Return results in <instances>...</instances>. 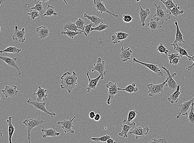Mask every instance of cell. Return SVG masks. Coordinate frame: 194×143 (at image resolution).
Segmentation results:
<instances>
[{"label":"cell","instance_id":"38","mask_svg":"<svg viewBox=\"0 0 194 143\" xmlns=\"http://www.w3.org/2000/svg\"><path fill=\"white\" fill-rule=\"evenodd\" d=\"M111 138L110 135H106L105 136H102L100 137H91L90 139L91 140L94 141H101L102 142H105L107 140Z\"/></svg>","mask_w":194,"mask_h":143},{"label":"cell","instance_id":"20","mask_svg":"<svg viewBox=\"0 0 194 143\" xmlns=\"http://www.w3.org/2000/svg\"><path fill=\"white\" fill-rule=\"evenodd\" d=\"M140 11L139 13L140 18L139 24L141 26H144L145 25V21H148L147 18L150 15V11L149 8L143 9L141 4H139Z\"/></svg>","mask_w":194,"mask_h":143},{"label":"cell","instance_id":"50","mask_svg":"<svg viewBox=\"0 0 194 143\" xmlns=\"http://www.w3.org/2000/svg\"><path fill=\"white\" fill-rule=\"evenodd\" d=\"M168 57L169 61H171L172 60H173V59H174L175 58H180V56L179 53H175L171 54H169V55H168Z\"/></svg>","mask_w":194,"mask_h":143},{"label":"cell","instance_id":"43","mask_svg":"<svg viewBox=\"0 0 194 143\" xmlns=\"http://www.w3.org/2000/svg\"><path fill=\"white\" fill-rule=\"evenodd\" d=\"M138 113V111L136 110H130L129 112L128 115L127 121L129 122H132V120L135 118L137 114Z\"/></svg>","mask_w":194,"mask_h":143},{"label":"cell","instance_id":"57","mask_svg":"<svg viewBox=\"0 0 194 143\" xmlns=\"http://www.w3.org/2000/svg\"><path fill=\"white\" fill-rule=\"evenodd\" d=\"M2 137H3V133L2 132H0V138H2Z\"/></svg>","mask_w":194,"mask_h":143},{"label":"cell","instance_id":"46","mask_svg":"<svg viewBox=\"0 0 194 143\" xmlns=\"http://www.w3.org/2000/svg\"><path fill=\"white\" fill-rule=\"evenodd\" d=\"M94 24L92 22H91L88 25H85L84 26V35L86 36H87L88 34H89L91 32V28L94 27Z\"/></svg>","mask_w":194,"mask_h":143},{"label":"cell","instance_id":"39","mask_svg":"<svg viewBox=\"0 0 194 143\" xmlns=\"http://www.w3.org/2000/svg\"><path fill=\"white\" fill-rule=\"evenodd\" d=\"M108 27V25L107 24H104V23H100L98 26L96 27H92L91 28V32L92 31H98V32H102L106 30Z\"/></svg>","mask_w":194,"mask_h":143},{"label":"cell","instance_id":"48","mask_svg":"<svg viewBox=\"0 0 194 143\" xmlns=\"http://www.w3.org/2000/svg\"><path fill=\"white\" fill-rule=\"evenodd\" d=\"M188 60L190 61H192L193 62V63L192 65H191V66H189L187 67L186 68V69L188 70V71H190V70H192L194 66V55H193L191 54H189V56L188 57Z\"/></svg>","mask_w":194,"mask_h":143},{"label":"cell","instance_id":"13","mask_svg":"<svg viewBox=\"0 0 194 143\" xmlns=\"http://www.w3.org/2000/svg\"><path fill=\"white\" fill-rule=\"evenodd\" d=\"M194 101V98L190 100H188L184 102L183 103L180 104L179 106L178 113L177 117V119H179L180 117V115L182 116H187L188 114V110L192 103Z\"/></svg>","mask_w":194,"mask_h":143},{"label":"cell","instance_id":"3","mask_svg":"<svg viewBox=\"0 0 194 143\" xmlns=\"http://www.w3.org/2000/svg\"><path fill=\"white\" fill-rule=\"evenodd\" d=\"M46 121L40 119V118H32V119H27L23 121V124L25 125L27 129L28 139L29 143H31L30 137H31V130L34 127H38L39 126H42L43 123H45Z\"/></svg>","mask_w":194,"mask_h":143},{"label":"cell","instance_id":"33","mask_svg":"<svg viewBox=\"0 0 194 143\" xmlns=\"http://www.w3.org/2000/svg\"><path fill=\"white\" fill-rule=\"evenodd\" d=\"M30 9L36 10V11L39 12V13H40V15L41 16V18L42 19L43 18V14H44L45 12L44 8H43L42 2H39V3H35V6L31 8Z\"/></svg>","mask_w":194,"mask_h":143},{"label":"cell","instance_id":"61","mask_svg":"<svg viewBox=\"0 0 194 143\" xmlns=\"http://www.w3.org/2000/svg\"><path fill=\"white\" fill-rule=\"evenodd\" d=\"M1 94H0V100H1Z\"/></svg>","mask_w":194,"mask_h":143},{"label":"cell","instance_id":"24","mask_svg":"<svg viewBox=\"0 0 194 143\" xmlns=\"http://www.w3.org/2000/svg\"><path fill=\"white\" fill-rule=\"evenodd\" d=\"M43 127L41 129V132L43 133V135H42V137L43 138H46L47 137H58L60 135V133L57 132L56 129L55 128H49V129H45L44 127L43 126H41Z\"/></svg>","mask_w":194,"mask_h":143},{"label":"cell","instance_id":"31","mask_svg":"<svg viewBox=\"0 0 194 143\" xmlns=\"http://www.w3.org/2000/svg\"><path fill=\"white\" fill-rule=\"evenodd\" d=\"M171 45L173 46L174 49L179 52L180 57L186 56L188 58L189 56V54L186 51V50L184 49L183 48L180 46V45H178L177 43H176V44L173 43V44H171Z\"/></svg>","mask_w":194,"mask_h":143},{"label":"cell","instance_id":"60","mask_svg":"<svg viewBox=\"0 0 194 143\" xmlns=\"http://www.w3.org/2000/svg\"><path fill=\"white\" fill-rule=\"evenodd\" d=\"M193 112H194V105L193 106Z\"/></svg>","mask_w":194,"mask_h":143},{"label":"cell","instance_id":"14","mask_svg":"<svg viewBox=\"0 0 194 143\" xmlns=\"http://www.w3.org/2000/svg\"><path fill=\"white\" fill-rule=\"evenodd\" d=\"M94 3L95 4V7L96 10L98 11V14H100V15H101L103 13H106L112 14L115 18L118 17V14H114L111 13L105 7L104 2H103V0H94Z\"/></svg>","mask_w":194,"mask_h":143},{"label":"cell","instance_id":"5","mask_svg":"<svg viewBox=\"0 0 194 143\" xmlns=\"http://www.w3.org/2000/svg\"><path fill=\"white\" fill-rule=\"evenodd\" d=\"M27 102L29 104L33 106L34 109H38V110L43 112L46 114V116L47 114H49L50 115V117L52 118H53L56 115L55 113L52 111V110H50L51 112L48 111V110L46 108V101H43V102H40V101H37V100L36 101H33L32 99H31V98H30L27 101Z\"/></svg>","mask_w":194,"mask_h":143},{"label":"cell","instance_id":"54","mask_svg":"<svg viewBox=\"0 0 194 143\" xmlns=\"http://www.w3.org/2000/svg\"><path fill=\"white\" fill-rule=\"evenodd\" d=\"M106 142L107 143H117L116 141H114V139H112L111 138H108Z\"/></svg>","mask_w":194,"mask_h":143},{"label":"cell","instance_id":"51","mask_svg":"<svg viewBox=\"0 0 194 143\" xmlns=\"http://www.w3.org/2000/svg\"><path fill=\"white\" fill-rule=\"evenodd\" d=\"M180 60V58H176L173 59L171 61H169V64H170L177 65L179 63V61Z\"/></svg>","mask_w":194,"mask_h":143},{"label":"cell","instance_id":"6","mask_svg":"<svg viewBox=\"0 0 194 143\" xmlns=\"http://www.w3.org/2000/svg\"><path fill=\"white\" fill-rule=\"evenodd\" d=\"M105 61H102V59L100 58H99L97 59L96 63L94 64V68L91 70V72L92 73L95 71L98 72L101 76V80L105 79L104 76L106 75L107 73V70L106 69L107 66L105 65Z\"/></svg>","mask_w":194,"mask_h":143},{"label":"cell","instance_id":"41","mask_svg":"<svg viewBox=\"0 0 194 143\" xmlns=\"http://www.w3.org/2000/svg\"><path fill=\"white\" fill-rule=\"evenodd\" d=\"M75 24L78 28L81 29L84 33V26L85 22L82 19L79 18L77 19V20L75 22Z\"/></svg>","mask_w":194,"mask_h":143},{"label":"cell","instance_id":"30","mask_svg":"<svg viewBox=\"0 0 194 143\" xmlns=\"http://www.w3.org/2000/svg\"><path fill=\"white\" fill-rule=\"evenodd\" d=\"M118 90H121V91H126L132 94L133 92H138V89L136 87L135 82H134L132 84L128 85L125 88H118Z\"/></svg>","mask_w":194,"mask_h":143},{"label":"cell","instance_id":"17","mask_svg":"<svg viewBox=\"0 0 194 143\" xmlns=\"http://www.w3.org/2000/svg\"><path fill=\"white\" fill-rule=\"evenodd\" d=\"M0 59L5 62L9 66L13 67L16 69H17L19 72L18 75H21L22 73L21 72V69L19 68L16 63V61L18 59L17 58H12L8 57L6 54L5 56L0 55Z\"/></svg>","mask_w":194,"mask_h":143},{"label":"cell","instance_id":"26","mask_svg":"<svg viewBox=\"0 0 194 143\" xmlns=\"http://www.w3.org/2000/svg\"><path fill=\"white\" fill-rule=\"evenodd\" d=\"M174 21L175 24L176 26V34L175 40L173 44H176L178 42H179L180 43V42H183L184 43H186L183 39V37L186 38V37L184 36L183 35L182 33H181V32H180L177 21L175 20H174Z\"/></svg>","mask_w":194,"mask_h":143},{"label":"cell","instance_id":"11","mask_svg":"<svg viewBox=\"0 0 194 143\" xmlns=\"http://www.w3.org/2000/svg\"><path fill=\"white\" fill-rule=\"evenodd\" d=\"M76 117H74L71 119L64 120L62 121H58L57 122V124L62 125L61 128L63 129L65 133L67 132H70L71 133L74 134L75 133V132L72 130V128L74 126L73 120Z\"/></svg>","mask_w":194,"mask_h":143},{"label":"cell","instance_id":"53","mask_svg":"<svg viewBox=\"0 0 194 143\" xmlns=\"http://www.w3.org/2000/svg\"><path fill=\"white\" fill-rule=\"evenodd\" d=\"M101 118L100 115L99 113L96 114V116L94 118V120L96 122H98L100 121Z\"/></svg>","mask_w":194,"mask_h":143},{"label":"cell","instance_id":"29","mask_svg":"<svg viewBox=\"0 0 194 143\" xmlns=\"http://www.w3.org/2000/svg\"><path fill=\"white\" fill-rule=\"evenodd\" d=\"M84 17L86 18L88 20L91 21V22H92L94 24V26L97 25L98 24H100L101 23H104V20L100 19V18L98 17L96 15H88L87 13H84Z\"/></svg>","mask_w":194,"mask_h":143},{"label":"cell","instance_id":"59","mask_svg":"<svg viewBox=\"0 0 194 143\" xmlns=\"http://www.w3.org/2000/svg\"><path fill=\"white\" fill-rule=\"evenodd\" d=\"M140 1H141V0H136V2H140Z\"/></svg>","mask_w":194,"mask_h":143},{"label":"cell","instance_id":"23","mask_svg":"<svg viewBox=\"0 0 194 143\" xmlns=\"http://www.w3.org/2000/svg\"><path fill=\"white\" fill-rule=\"evenodd\" d=\"M132 54H133V51L130 48H125L122 45L121 53L120 56L121 58L122 59V61L125 62L128 60H131L132 58Z\"/></svg>","mask_w":194,"mask_h":143},{"label":"cell","instance_id":"18","mask_svg":"<svg viewBox=\"0 0 194 143\" xmlns=\"http://www.w3.org/2000/svg\"><path fill=\"white\" fill-rule=\"evenodd\" d=\"M41 86L38 87L37 91L36 92H33V95L37 96V101L40 102H43L46 101L47 99L48 95L46 94L47 92H50L48 89H45L41 88Z\"/></svg>","mask_w":194,"mask_h":143},{"label":"cell","instance_id":"32","mask_svg":"<svg viewBox=\"0 0 194 143\" xmlns=\"http://www.w3.org/2000/svg\"><path fill=\"white\" fill-rule=\"evenodd\" d=\"M64 29H67L70 31L75 32H84L82 30H78V28L75 23L71 22H67L63 26Z\"/></svg>","mask_w":194,"mask_h":143},{"label":"cell","instance_id":"35","mask_svg":"<svg viewBox=\"0 0 194 143\" xmlns=\"http://www.w3.org/2000/svg\"><path fill=\"white\" fill-rule=\"evenodd\" d=\"M21 51H22V50L21 49L18 48L16 47L10 46L8 47L7 48H6L5 50H3V51H0V53H2L3 52L7 53V52H9V53L18 54Z\"/></svg>","mask_w":194,"mask_h":143},{"label":"cell","instance_id":"21","mask_svg":"<svg viewBox=\"0 0 194 143\" xmlns=\"http://www.w3.org/2000/svg\"><path fill=\"white\" fill-rule=\"evenodd\" d=\"M129 36V34L125 32H116L115 34L112 36V41H113V44H117V43H120L121 41L122 40H125Z\"/></svg>","mask_w":194,"mask_h":143},{"label":"cell","instance_id":"25","mask_svg":"<svg viewBox=\"0 0 194 143\" xmlns=\"http://www.w3.org/2000/svg\"><path fill=\"white\" fill-rule=\"evenodd\" d=\"M36 32L38 37L40 39H44L49 36V29L46 26L38 27L36 28Z\"/></svg>","mask_w":194,"mask_h":143},{"label":"cell","instance_id":"28","mask_svg":"<svg viewBox=\"0 0 194 143\" xmlns=\"http://www.w3.org/2000/svg\"><path fill=\"white\" fill-rule=\"evenodd\" d=\"M12 117H9L7 120H6V122L8 123V141L9 143H12V138H13L14 131L15 130V128L12 123Z\"/></svg>","mask_w":194,"mask_h":143},{"label":"cell","instance_id":"10","mask_svg":"<svg viewBox=\"0 0 194 143\" xmlns=\"http://www.w3.org/2000/svg\"><path fill=\"white\" fill-rule=\"evenodd\" d=\"M133 62H136L148 68L150 70L153 71V72L155 73L156 74L163 76L164 74L165 73V71H163L161 70V69L159 68V66L157 65H155L152 64H149L148 63H145V62H142L140 61H138L135 58H133Z\"/></svg>","mask_w":194,"mask_h":143},{"label":"cell","instance_id":"47","mask_svg":"<svg viewBox=\"0 0 194 143\" xmlns=\"http://www.w3.org/2000/svg\"><path fill=\"white\" fill-rule=\"evenodd\" d=\"M122 17H123L122 20L123 22L125 23H130L133 20V17L132 15H129V14H124Z\"/></svg>","mask_w":194,"mask_h":143},{"label":"cell","instance_id":"12","mask_svg":"<svg viewBox=\"0 0 194 143\" xmlns=\"http://www.w3.org/2000/svg\"><path fill=\"white\" fill-rule=\"evenodd\" d=\"M149 130V127H146L143 128L141 126L136 127L133 130L130 131L129 133L130 135H134L135 136V140H137L138 138H145V136L148 133Z\"/></svg>","mask_w":194,"mask_h":143},{"label":"cell","instance_id":"37","mask_svg":"<svg viewBox=\"0 0 194 143\" xmlns=\"http://www.w3.org/2000/svg\"><path fill=\"white\" fill-rule=\"evenodd\" d=\"M64 30H66V32L62 31L61 33V34L67 35V36L69 37L71 39H74L77 35L81 34L82 33V32H75L69 31L66 29H65Z\"/></svg>","mask_w":194,"mask_h":143},{"label":"cell","instance_id":"40","mask_svg":"<svg viewBox=\"0 0 194 143\" xmlns=\"http://www.w3.org/2000/svg\"><path fill=\"white\" fill-rule=\"evenodd\" d=\"M162 2V3L165 5L167 10H169L174 7L177 5V4H175L173 2V0H167V2H164L163 0H160Z\"/></svg>","mask_w":194,"mask_h":143},{"label":"cell","instance_id":"7","mask_svg":"<svg viewBox=\"0 0 194 143\" xmlns=\"http://www.w3.org/2000/svg\"><path fill=\"white\" fill-rule=\"evenodd\" d=\"M106 88H108V99L107 100V103L108 105H110L113 102V99L114 96L119 92V90H118L117 83H113L111 81H110L106 85Z\"/></svg>","mask_w":194,"mask_h":143},{"label":"cell","instance_id":"49","mask_svg":"<svg viewBox=\"0 0 194 143\" xmlns=\"http://www.w3.org/2000/svg\"><path fill=\"white\" fill-rule=\"evenodd\" d=\"M165 138H159V139H156L155 138H154L152 140L150 141V143H167Z\"/></svg>","mask_w":194,"mask_h":143},{"label":"cell","instance_id":"1","mask_svg":"<svg viewBox=\"0 0 194 143\" xmlns=\"http://www.w3.org/2000/svg\"><path fill=\"white\" fill-rule=\"evenodd\" d=\"M78 76L75 71L72 73L69 72L65 73L62 76L60 88L62 89H66L69 94H71L73 88L78 84L77 80Z\"/></svg>","mask_w":194,"mask_h":143},{"label":"cell","instance_id":"22","mask_svg":"<svg viewBox=\"0 0 194 143\" xmlns=\"http://www.w3.org/2000/svg\"><path fill=\"white\" fill-rule=\"evenodd\" d=\"M86 76L88 77V83L87 88L86 92H89L92 89H96L99 80L101 79V76L100 75L98 77L95 78V79H91L90 77L89 72H88V71H87V73H86Z\"/></svg>","mask_w":194,"mask_h":143},{"label":"cell","instance_id":"34","mask_svg":"<svg viewBox=\"0 0 194 143\" xmlns=\"http://www.w3.org/2000/svg\"><path fill=\"white\" fill-rule=\"evenodd\" d=\"M52 15H54V16L56 17L57 15H58V13L55 11L54 7L52 6V5H48L46 11L45 13L43 14V17L51 16Z\"/></svg>","mask_w":194,"mask_h":143},{"label":"cell","instance_id":"19","mask_svg":"<svg viewBox=\"0 0 194 143\" xmlns=\"http://www.w3.org/2000/svg\"><path fill=\"white\" fill-rule=\"evenodd\" d=\"M164 23V22L163 21H158L155 19H151L150 21L148 22L147 25L151 31L154 32H156L161 28Z\"/></svg>","mask_w":194,"mask_h":143},{"label":"cell","instance_id":"55","mask_svg":"<svg viewBox=\"0 0 194 143\" xmlns=\"http://www.w3.org/2000/svg\"><path fill=\"white\" fill-rule=\"evenodd\" d=\"M49 1H50V0H34V2L35 3H39V2H41L43 3Z\"/></svg>","mask_w":194,"mask_h":143},{"label":"cell","instance_id":"9","mask_svg":"<svg viewBox=\"0 0 194 143\" xmlns=\"http://www.w3.org/2000/svg\"><path fill=\"white\" fill-rule=\"evenodd\" d=\"M161 68L166 71L167 76V82H166L165 85L166 86L169 87L172 91L176 90L177 89L178 84H177V82H176L175 80H174L173 77L174 76L177 75V73L175 72L171 74L169 70L165 67L162 66L161 67Z\"/></svg>","mask_w":194,"mask_h":143},{"label":"cell","instance_id":"58","mask_svg":"<svg viewBox=\"0 0 194 143\" xmlns=\"http://www.w3.org/2000/svg\"><path fill=\"white\" fill-rule=\"evenodd\" d=\"M59 1V0H58V1ZM63 1H64V2H65V3L66 5H68V3H67V2H66V0H63Z\"/></svg>","mask_w":194,"mask_h":143},{"label":"cell","instance_id":"42","mask_svg":"<svg viewBox=\"0 0 194 143\" xmlns=\"http://www.w3.org/2000/svg\"><path fill=\"white\" fill-rule=\"evenodd\" d=\"M157 51H158L160 54H167L169 50L164 45L163 43H160V45L158 46L157 49Z\"/></svg>","mask_w":194,"mask_h":143},{"label":"cell","instance_id":"44","mask_svg":"<svg viewBox=\"0 0 194 143\" xmlns=\"http://www.w3.org/2000/svg\"><path fill=\"white\" fill-rule=\"evenodd\" d=\"M27 15L30 16L31 20H34L36 18L40 16L39 12L34 9H30V13H27Z\"/></svg>","mask_w":194,"mask_h":143},{"label":"cell","instance_id":"52","mask_svg":"<svg viewBox=\"0 0 194 143\" xmlns=\"http://www.w3.org/2000/svg\"><path fill=\"white\" fill-rule=\"evenodd\" d=\"M96 113H95V111H91L89 114V118L91 119H94V118H95V116H96Z\"/></svg>","mask_w":194,"mask_h":143},{"label":"cell","instance_id":"56","mask_svg":"<svg viewBox=\"0 0 194 143\" xmlns=\"http://www.w3.org/2000/svg\"><path fill=\"white\" fill-rule=\"evenodd\" d=\"M5 0H0V7H1V4H2V3H3V2H5ZM0 18H2V17L0 16ZM1 32V26H0V32Z\"/></svg>","mask_w":194,"mask_h":143},{"label":"cell","instance_id":"36","mask_svg":"<svg viewBox=\"0 0 194 143\" xmlns=\"http://www.w3.org/2000/svg\"><path fill=\"white\" fill-rule=\"evenodd\" d=\"M180 9V7L178 6V5H177V6L169 10V11H170V12H171V14H172L174 16L177 17L179 16V15H180V14H183L184 12V11L183 10L180 11V10H179Z\"/></svg>","mask_w":194,"mask_h":143},{"label":"cell","instance_id":"2","mask_svg":"<svg viewBox=\"0 0 194 143\" xmlns=\"http://www.w3.org/2000/svg\"><path fill=\"white\" fill-rule=\"evenodd\" d=\"M153 4L156 8V12L153 15V19L164 22L171 19V14L170 11L168 10L164 11L160 5H157L156 4L154 1H153Z\"/></svg>","mask_w":194,"mask_h":143},{"label":"cell","instance_id":"15","mask_svg":"<svg viewBox=\"0 0 194 143\" xmlns=\"http://www.w3.org/2000/svg\"><path fill=\"white\" fill-rule=\"evenodd\" d=\"M17 87L15 85H12L5 86V88L3 90H2V92L5 97H12L15 98L18 95V91L17 90Z\"/></svg>","mask_w":194,"mask_h":143},{"label":"cell","instance_id":"16","mask_svg":"<svg viewBox=\"0 0 194 143\" xmlns=\"http://www.w3.org/2000/svg\"><path fill=\"white\" fill-rule=\"evenodd\" d=\"M25 31L24 28H22V30H19L17 26L14 27V33L12 38L14 41H19L20 42H23L25 41Z\"/></svg>","mask_w":194,"mask_h":143},{"label":"cell","instance_id":"45","mask_svg":"<svg viewBox=\"0 0 194 143\" xmlns=\"http://www.w3.org/2000/svg\"><path fill=\"white\" fill-rule=\"evenodd\" d=\"M194 105V102H192L191 104V108L188 115V120L191 123H194V113L193 109V106Z\"/></svg>","mask_w":194,"mask_h":143},{"label":"cell","instance_id":"8","mask_svg":"<svg viewBox=\"0 0 194 143\" xmlns=\"http://www.w3.org/2000/svg\"><path fill=\"white\" fill-rule=\"evenodd\" d=\"M136 123L135 122H129L126 119H124L123 121V124L121 127L122 128V131L118 134L120 137L127 138L128 133L129 132L130 130H133L136 127Z\"/></svg>","mask_w":194,"mask_h":143},{"label":"cell","instance_id":"27","mask_svg":"<svg viewBox=\"0 0 194 143\" xmlns=\"http://www.w3.org/2000/svg\"><path fill=\"white\" fill-rule=\"evenodd\" d=\"M180 85H178L176 91L172 94L170 95V97L168 98V101L171 102V104L177 103L178 102L179 96L181 94V92L180 91Z\"/></svg>","mask_w":194,"mask_h":143},{"label":"cell","instance_id":"4","mask_svg":"<svg viewBox=\"0 0 194 143\" xmlns=\"http://www.w3.org/2000/svg\"><path fill=\"white\" fill-rule=\"evenodd\" d=\"M167 82V79L165 81L160 84L151 83L147 85L149 96L152 97L156 95L160 94L161 92H164V88Z\"/></svg>","mask_w":194,"mask_h":143}]
</instances>
